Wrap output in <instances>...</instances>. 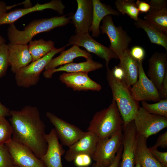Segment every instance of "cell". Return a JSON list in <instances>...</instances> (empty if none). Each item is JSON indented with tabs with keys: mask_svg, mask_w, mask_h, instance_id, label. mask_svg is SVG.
Returning <instances> with one entry per match:
<instances>
[{
	"mask_svg": "<svg viewBox=\"0 0 167 167\" xmlns=\"http://www.w3.org/2000/svg\"><path fill=\"white\" fill-rule=\"evenodd\" d=\"M10 122L12 127V139L29 148L39 158L46 153L45 125L38 109L26 105L19 110H10Z\"/></svg>",
	"mask_w": 167,
	"mask_h": 167,
	"instance_id": "cell-1",
	"label": "cell"
},
{
	"mask_svg": "<svg viewBox=\"0 0 167 167\" xmlns=\"http://www.w3.org/2000/svg\"><path fill=\"white\" fill-rule=\"evenodd\" d=\"M66 15L35 20L21 31L18 29L14 23L10 24L7 31L10 43L27 45L37 34L68 24L71 22L70 18V16L67 17Z\"/></svg>",
	"mask_w": 167,
	"mask_h": 167,
	"instance_id": "cell-2",
	"label": "cell"
},
{
	"mask_svg": "<svg viewBox=\"0 0 167 167\" xmlns=\"http://www.w3.org/2000/svg\"><path fill=\"white\" fill-rule=\"evenodd\" d=\"M123 120L115 101L112 100L107 108L94 114L87 131L95 134L99 139H104L123 131Z\"/></svg>",
	"mask_w": 167,
	"mask_h": 167,
	"instance_id": "cell-3",
	"label": "cell"
},
{
	"mask_svg": "<svg viewBox=\"0 0 167 167\" xmlns=\"http://www.w3.org/2000/svg\"><path fill=\"white\" fill-rule=\"evenodd\" d=\"M106 78L112 91L113 100L115 101L123 120L124 128L134 120L140 107L138 102L133 98L129 88L123 81L116 78L109 68L107 69Z\"/></svg>",
	"mask_w": 167,
	"mask_h": 167,
	"instance_id": "cell-4",
	"label": "cell"
},
{
	"mask_svg": "<svg viewBox=\"0 0 167 167\" xmlns=\"http://www.w3.org/2000/svg\"><path fill=\"white\" fill-rule=\"evenodd\" d=\"M66 46L60 48L54 47L44 57L19 70L15 74L17 85L27 88L36 85L39 81L41 74L50 61L55 55L64 50Z\"/></svg>",
	"mask_w": 167,
	"mask_h": 167,
	"instance_id": "cell-5",
	"label": "cell"
},
{
	"mask_svg": "<svg viewBox=\"0 0 167 167\" xmlns=\"http://www.w3.org/2000/svg\"><path fill=\"white\" fill-rule=\"evenodd\" d=\"M100 29L102 34L107 35L110 45L109 48L120 60L129 49L131 38L121 26H116L111 15L105 16L102 20Z\"/></svg>",
	"mask_w": 167,
	"mask_h": 167,
	"instance_id": "cell-6",
	"label": "cell"
},
{
	"mask_svg": "<svg viewBox=\"0 0 167 167\" xmlns=\"http://www.w3.org/2000/svg\"><path fill=\"white\" fill-rule=\"evenodd\" d=\"M122 131L104 139H99L92 158L100 167H108L114 162L122 145Z\"/></svg>",
	"mask_w": 167,
	"mask_h": 167,
	"instance_id": "cell-7",
	"label": "cell"
},
{
	"mask_svg": "<svg viewBox=\"0 0 167 167\" xmlns=\"http://www.w3.org/2000/svg\"><path fill=\"white\" fill-rule=\"evenodd\" d=\"M134 121L138 135L147 139L167 127V118L149 113L142 107Z\"/></svg>",
	"mask_w": 167,
	"mask_h": 167,
	"instance_id": "cell-8",
	"label": "cell"
},
{
	"mask_svg": "<svg viewBox=\"0 0 167 167\" xmlns=\"http://www.w3.org/2000/svg\"><path fill=\"white\" fill-rule=\"evenodd\" d=\"M138 79L130 90L133 98L138 102L146 101H158L161 99L159 91L146 75L143 62H138Z\"/></svg>",
	"mask_w": 167,
	"mask_h": 167,
	"instance_id": "cell-9",
	"label": "cell"
},
{
	"mask_svg": "<svg viewBox=\"0 0 167 167\" xmlns=\"http://www.w3.org/2000/svg\"><path fill=\"white\" fill-rule=\"evenodd\" d=\"M74 45L82 47L88 51L104 59L107 69L109 68V63L112 59H118L116 54L109 47L102 45L94 40L89 33L75 34L71 36L67 45Z\"/></svg>",
	"mask_w": 167,
	"mask_h": 167,
	"instance_id": "cell-10",
	"label": "cell"
},
{
	"mask_svg": "<svg viewBox=\"0 0 167 167\" xmlns=\"http://www.w3.org/2000/svg\"><path fill=\"white\" fill-rule=\"evenodd\" d=\"M14 166L17 167H46L28 146L12 139L5 144Z\"/></svg>",
	"mask_w": 167,
	"mask_h": 167,
	"instance_id": "cell-11",
	"label": "cell"
},
{
	"mask_svg": "<svg viewBox=\"0 0 167 167\" xmlns=\"http://www.w3.org/2000/svg\"><path fill=\"white\" fill-rule=\"evenodd\" d=\"M46 116L54 126L58 139L63 145L69 147L78 140L85 133L77 126L51 112H47Z\"/></svg>",
	"mask_w": 167,
	"mask_h": 167,
	"instance_id": "cell-12",
	"label": "cell"
},
{
	"mask_svg": "<svg viewBox=\"0 0 167 167\" xmlns=\"http://www.w3.org/2000/svg\"><path fill=\"white\" fill-rule=\"evenodd\" d=\"M123 131V150L118 167H134L138 135L134 120L128 124Z\"/></svg>",
	"mask_w": 167,
	"mask_h": 167,
	"instance_id": "cell-13",
	"label": "cell"
},
{
	"mask_svg": "<svg viewBox=\"0 0 167 167\" xmlns=\"http://www.w3.org/2000/svg\"><path fill=\"white\" fill-rule=\"evenodd\" d=\"M65 7V6L60 0H53L43 4L37 3L32 7L16 9L6 12L0 18V25L14 23L17 19L28 14L46 9H52L59 14L62 15Z\"/></svg>",
	"mask_w": 167,
	"mask_h": 167,
	"instance_id": "cell-14",
	"label": "cell"
},
{
	"mask_svg": "<svg viewBox=\"0 0 167 167\" xmlns=\"http://www.w3.org/2000/svg\"><path fill=\"white\" fill-rule=\"evenodd\" d=\"M77 8L75 13L70 16L71 22L75 27V34L89 33L93 15L92 0H77Z\"/></svg>",
	"mask_w": 167,
	"mask_h": 167,
	"instance_id": "cell-15",
	"label": "cell"
},
{
	"mask_svg": "<svg viewBox=\"0 0 167 167\" xmlns=\"http://www.w3.org/2000/svg\"><path fill=\"white\" fill-rule=\"evenodd\" d=\"M66 86L74 91H97L101 90V85L92 80L85 72L64 73L59 78Z\"/></svg>",
	"mask_w": 167,
	"mask_h": 167,
	"instance_id": "cell-16",
	"label": "cell"
},
{
	"mask_svg": "<svg viewBox=\"0 0 167 167\" xmlns=\"http://www.w3.org/2000/svg\"><path fill=\"white\" fill-rule=\"evenodd\" d=\"M47 148L45 153L40 158L46 167H63L61 157L65 153L63 145L60 143L54 129L46 134Z\"/></svg>",
	"mask_w": 167,
	"mask_h": 167,
	"instance_id": "cell-17",
	"label": "cell"
},
{
	"mask_svg": "<svg viewBox=\"0 0 167 167\" xmlns=\"http://www.w3.org/2000/svg\"><path fill=\"white\" fill-rule=\"evenodd\" d=\"M98 140L97 136L92 132H85L78 140L68 147L65 153V159L70 162L73 161L77 156L81 154H87L92 157Z\"/></svg>",
	"mask_w": 167,
	"mask_h": 167,
	"instance_id": "cell-18",
	"label": "cell"
},
{
	"mask_svg": "<svg viewBox=\"0 0 167 167\" xmlns=\"http://www.w3.org/2000/svg\"><path fill=\"white\" fill-rule=\"evenodd\" d=\"M167 73V53H154L148 60L147 76L154 84L159 92Z\"/></svg>",
	"mask_w": 167,
	"mask_h": 167,
	"instance_id": "cell-19",
	"label": "cell"
},
{
	"mask_svg": "<svg viewBox=\"0 0 167 167\" xmlns=\"http://www.w3.org/2000/svg\"><path fill=\"white\" fill-rule=\"evenodd\" d=\"M7 45L9 64L14 74L32 62L27 45L9 43Z\"/></svg>",
	"mask_w": 167,
	"mask_h": 167,
	"instance_id": "cell-20",
	"label": "cell"
},
{
	"mask_svg": "<svg viewBox=\"0 0 167 167\" xmlns=\"http://www.w3.org/2000/svg\"><path fill=\"white\" fill-rule=\"evenodd\" d=\"M86 61L79 63L71 62L55 69L45 70L43 73L44 77L50 79L54 73L60 71L66 73H77L89 72L101 68L103 65L101 63L93 60L92 58L86 60Z\"/></svg>",
	"mask_w": 167,
	"mask_h": 167,
	"instance_id": "cell-21",
	"label": "cell"
},
{
	"mask_svg": "<svg viewBox=\"0 0 167 167\" xmlns=\"http://www.w3.org/2000/svg\"><path fill=\"white\" fill-rule=\"evenodd\" d=\"M82 57L86 60L92 58L91 55L78 46L74 45L70 49L63 50L58 57L53 58L46 66L45 70H52L66 64L73 62V60Z\"/></svg>",
	"mask_w": 167,
	"mask_h": 167,
	"instance_id": "cell-22",
	"label": "cell"
},
{
	"mask_svg": "<svg viewBox=\"0 0 167 167\" xmlns=\"http://www.w3.org/2000/svg\"><path fill=\"white\" fill-rule=\"evenodd\" d=\"M92 19L89 32H92V36L98 37L101 32L100 24L103 18L108 15L118 16L120 13L111 6L102 3L99 0H92Z\"/></svg>",
	"mask_w": 167,
	"mask_h": 167,
	"instance_id": "cell-23",
	"label": "cell"
},
{
	"mask_svg": "<svg viewBox=\"0 0 167 167\" xmlns=\"http://www.w3.org/2000/svg\"><path fill=\"white\" fill-rule=\"evenodd\" d=\"M118 66L122 69L124 77L123 82L129 88L137 81L138 77V62L131 56L128 49L120 59Z\"/></svg>",
	"mask_w": 167,
	"mask_h": 167,
	"instance_id": "cell-24",
	"label": "cell"
},
{
	"mask_svg": "<svg viewBox=\"0 0 167 167\" xmlns=\"http://www.w3.org/2000/svg\"><path fill=\"white\" fill-rule=\"evenodd\" d=\"M147 139L138 135L136 150V158L142 167H163L148 148Z\"/></svg>",
	"mask_w": 167,
	"mask_h": 167,
	"instance_id": "cell-25",
	"label": "cell"
},
{
	"mask_svg": "<svg viewBox=\"0 0 167 167\" xmlns=\"http://www.w3.org/2000/svg\"><path fill=\"white\" fill-rule=\"evenodd\" d=\"M134 24L137 28H141L145 32L152 43L161 46L167 51V35L141 18H139L137 21L135 22Z\"/></svg>",
	"mask_w": 167,
	"mask_h": 167,
	"instance_id": "cell-26",
	"label": "cell"
},
{
	"mask_svg": "<svg viewBox=\"0 0 167 167\" xmlns=\"http://www.w3.org/2000/svg\"><path fill=\"white\" fill-rule=\"evenodd\" d=\"M144 19L164 34L167 35V9L151 10L144 17Z\"/></svg>",
	"mask_w": 167,
	"mask_h": 167,
	"instance_id": "cell-27",
	"label": "cell"
},
{
	"mask_svg": "<svg viewBox=\"0 0 167 167\" xmlns=\"http://www.w3.org/2000/svg\"><path fill=\"white\" fill-rule=\"evenodd\" d=\"M29 43L28 47L32 58V62L44 57L54 47V42L51 40L45 41L40 39L31 40Z\"/></svg>",
	"mask_w": 167,
	"mask_h": 167,
	"instance_id": "cell-28",
	"label": "cell"
},
{
	"mask_svg": "<svg viewBox=\"0 0 167 167\" xmlns=\"http://www.w3.org/2000/svg\"><path fill=\"white\" fill-rule=\"evenodd\" d=\"M117 11L123 15L126 14L135 22L138 19L140 12L134 0H117L115 3Z\"/></svg>",
	"mask_w": 167,
	"mask_h": 167,
	"instance_id": "cell-29",
	"label": "cell"
},
{
	"mask_svg": "<svg viewBox=\"0 0 167 167\" xmlns=\"http://www.w3.org/2000/svg\"><path fill=\"white\" fill-rule=\"evenodd\" d=\"M141 104L142 107L148 113L167 118V99H161L151 104L142 101Z\"/></svg>",
	"mask_w": 167,
	"mask_h": 167,
	"instance_id": "cell-30",
	"label": "cell"
},
{
	"mask_svg": "<svg viewBox=\"0 0 167 167\" xmlns=\"http://www.w3.org/2000/svg\"><path fill=\"white\" fill-rule=\"evenodd\" d=\"M12 127L5 117H0V144H5L12 139Z\"/></svg>",
	"mask_w": 167,
	"mask_h": 167,
	"instance_id": "cell-31",
	"label": "cell"
},
{
	"mask_svg": "<svg viewBox=\"0 0 167 167\" xmlns=\"http://www.w3.org/2000/svg\"><path fill=\"white\" fill-rule=\"evenodd\" d=\"M9 65L8 46L5 43L0 45V80L6 74Z\"/></svg>",
	"mask_w": 167,
	"mask_h": 167,
	"instance_id": "cell-32",
	"label": "cell"
},
{
	"mask_svg": "<svg viewBox=\"0 0 167 167\" xmlns=\"http://www.w3.org/2000/svg\"><path fill=\"white\" fill-rule=\"evenodd\" d=\"M10 155L5 144H0V167H13Z\"/></svg>",
	"mask_w": 167,
	"mask_h": 167,
	"instance_id": "cell-33",
	"label": "cell"
},
{
	"mask_svg": "<svg viewBox=\"0 0 167 167\" xmlns=\"http://www.w3.org/2000/svg\"><path fill=\"white\" fill-rule=\"evenodd\" d=\"M92 157L86 154H81L77 156L73 161L75 165L77 167H87L92 163Z\"/></svg>",
	"mask_w": 167,
	"mask_h": 167,
	"instance_id": "cell-34",
	"label": "cell"
},
{
	"mask_svg": "<svg viewBox=\"0 0 167 167\" xmlns=\"http://www.w3.org/2000/svg\"><path fill=\"white\" fill-rule=\"evenodd\" d=\"M149 149L156 159L163 167H167V152H161L152 147Z\"/></svg>",
	"mask_w": 167,
	"mask_h": 167,
	"instance_id": "cell-35",
	"label": "cell"
},
{
	"mask_svg": "<svg viewBox=\"0 0 167 167\" xmlns=\"http://www.w3.org/2000/svg\"><path fill=\"white\" fill-rule=\"evenodd\" d=\"M130 52L132 57L137 62H143L146 53L142 47L139 45L133 46L130 49Z\"/></svg>",
	"mask_w": 167,
	"mask_h": 167,
	"instance_id": "cell-36",
	"label": "cell"
},
{
	"mask_svg": "<svg viewBox=\"0 0 167 167\" xmlns=\"http://www.w3.org/2000/svg\"><path fill=\"white\" fill-rule=\"evenodd\" d=\"M158 147L166 148H167V131L160 135L155 144L152 147L157 148Z\"/></svg>",
	"mask_w": 167,
	"mask_h": 167,
	"instance_id": "cell-37",
	"label": "cell"
},
{
	"mask_svg": "<svg viewBox=\"0 0 167 167\" xmlns=\"http://www.w3.org/2000/svg\"><path fill=\"white\" fill-rule=\"evenodd\" d=\"M149 4L151 10L161 9L166 7L167 1L166 0H151Z\"/></svg>",
	"mask_w": 167,
	"mask_h": 167,
	"instance_id": "cell-38",
	"label": "cell"
},
{
	"mask_svg": "<svg viewBox=\"0 0 167 167\" xmlns=\"http://www.w3.org/2000/svg\"><path fill=\"white\" fill-rule=\"evenodd\" d=\"M135 3L139 12L147 13L150 11L151 7L149 3L139 0H137Z\"/></svg>",
	"mask_w": 167,
	"mask_h": 167,
	"instance_id": "cell-39",
	"label": "cell"
},
{
	"mask_svg": "<svg viewBox=\"0 0 167 167\" xmlns=\"http://www.w3.org/2000/svg\"><path fill=\"white\" fill-rule=\"evenodd\" d=\"M123 150V145H122L118 151L116 156L115 159L113 163L108 167H118L119 164L121 159ZM91 167H100L96 163H94Z\"/></svg>",
	"mask_w": 167,
	"mask_h": 167,
	"instance_id": "cell-40",
	"label": "cell"
},
{
	"mask_svg": "<svg viewBox=\"0 0 167 167\" xmlns=\"http://www.w3.org/2000/svg\"><path fill=\"white\" fill-rule=\"evenodd\" d=\"M111 70L113 75L116 78L121 81H123L124 74L122 67L118 65L115 66Z\"/></svg>",
	"mask_w": 167,
	"mask_h": 167,
	"instance_id": "cell-41",
	"label": "cell"
},
{
	"mask_svg": "<svg viewBox=\"0 0 167 167\" xmlns=\"http://www.w3.org/2000/svg\"><path fill=\"white\" fill-rule=\"evenodd\" d=\"M159 92L161 99H167V73L164 77Z\"/></svg>",
	"mask_w": 167,
	"mask_h": 167,
	"instance_id": "cell-42",
	"label": "cell"
},
{
	"mask_svg": "<svg viewBox=\"0 0 167 167\" xmlns=\"http://www.w3.org/2000/svg\"><path fill=\"white\" fill-rule=\"evenodd\" d=\"M10 109L3 105L0 101V117L10 116Z\"/></svg>",
	"mask_w": 167,
	"mask_h": 167,
	"instance_id": "cell-43",
	"label": "cell"
},
{
	"mask_svg": "<svg viewBox=\"0 0 167 167\" xmlns=\"http://www.w3.org/2000/svg\"><path fill=\"white\" fill-rule=\"evenodd\" d=\"M6 4L4 1L0 0V18L7 12Z\"/></svg>",
	"mask_w": 167,
	"mask_h": 167,
	"instance_id": "cell-44",
	"label": "cell"
},
{
	"mask_svg": "<svg viewBox=\"0 0 167 167\" xmlns=\"http://www.w3.org/2000/svg\"><path fill=\"white\" fill-rule=\"evenodd\" d=\"M5 40L0 35V45L5 43Z\"/></svg>",
	"mask_w": 167,
	"mask_h": 167,
	"instance_id": "cell-45",
	"label": "cell"
},
{
	"mask_svg": "<svg viewBox=\"0 0 167 167\" xmlns=\"http://www.w3.org/2000/svg\"><path fill=\"white\" fill-rule=\"evenodd\" d=\"M134 167H142L135 157V163Z\"/></svg>",
	"mask_w": 167,
	"mask_h": 167,
	"instance_id": "cell-46",
	"label": "cell"
},
{
	"mask_svg": "<svg viewBox=\"0 0 167 167\" xmlns=\"http://www.w3.org/2000/svg\"><path fill=\"white\" fill-rule=\"evenodd\" d=\"M13 167H17L16 166H13Z\"/></svg>",
	"mask_w": 167,
	"mask_h": 167,
	"instance_id": "cell-47",
	"label": "cell"
}]
</instances>
